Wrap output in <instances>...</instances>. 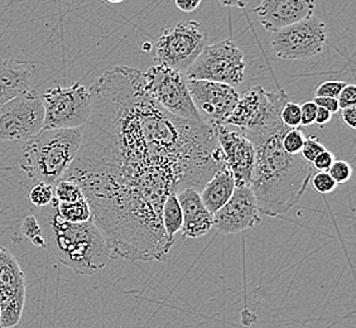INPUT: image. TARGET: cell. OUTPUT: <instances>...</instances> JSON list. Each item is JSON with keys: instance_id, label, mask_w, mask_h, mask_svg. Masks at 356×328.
<instances>
[{"instance_id": "obj_21", "label": "cell", "mask_w": 356, "mask_h": 328, "mask_svg": "<svg viewBox=\"0 0 356 328\" xmlns=\"http://www.w3.org/2000/svg\"><path fill=\"white\" fill-rule=\"evenodd\" d=\"M52 202H54L56 211L60 215V218L67 222L81 224V222H88L90 220H92L89 204L85 199L77 201V202H71V204L58 202L56 199H54Z\"/></svg>"}, {"instance_id": "obj_6", "label": "cell", "mask_w": 356, "mask_h": 328, "mask_svg": "<svg viewBox=\"0 0 356 328\" xmlns=\"http://www.w3.org/2000/svg\"><path fill=\"white\" fill-rule=\"evenodd\" d=\"M207 43L209 33L201 23H177L162 29L156 44V60L159 65L185 75Z\"/></svg>"}, {"instance_id": "obj_26", "label": "cell", "mask_w": 356, "mask_h": 328, "mask_svg": "<svg viewBox=\"0 0 356 328\" xmlns=\"http://www.w3.org/2000/svg\"><path fill=\"white\" fill-rule=\"evenodd\" d=\"M329 174L335 181L336 185H343L351 179L353 168L346 161L337 159L334 161L332 165L330 167Z\"/></svg>"}, {"instance_id": "obj_25", "label": "cell", "mask_w": 356, "mask_h": 328, "mask_svg": "<svg viewBox=\"0 0 356 328\" xmlns=\"http://www.w3.org/2000/svg\"><path fill=\"white\" fill-rule=\"evenodd\" d=\"M282 123L287 126L288 129H295L301 126V108L298 104L288 101L281 111Z\"/></svg>"}, {"instance_id": "obj_36", "label": "cell", "mask_w": 356, "mask_h": 328, "mask_svg": "<svg viewBox=\"0 0 356 328\" xmlns=\"http://www.w3.org/2000/svg\"><path fill=\"white\" fill-rule=\"evenodd\" d=\"M343 123L346 124L351 129L356 128V106H350L346 109H343L341 113Z\"/></svg>"}, {"instance_id": "obj_7", "label": "cell", "mask_w": 356, "mask_h": 328, "mask_svg": "<svg viewBox=\"0 0 356 328\" xmlns=\"http://www.w3.org/2000/svg\"><path fill=\"white\" fill-rule=\"evenodd\" d=\"M247 62L244 54L233 41L207 44L199 57L185 72L186 80L225 83L232 88L239 86L245 79Z\"/></svg>"}, {"instance_id": "obj_33", "label": "cell", "mask_w": 356, "mask_h": 328, "mask_svg": "<svg viewBox=\"0 0 356 328\" xmlns=\"http://www.w3.org/2000/svg\"><path fill=\"white\" fill-rule=\"evenodd\" d=\"M334 161H335V157L331 151H322L318 157H316L314 163H312V167H314V170H317L318 172H327L330 167L334 163Z\"/></svg>"}, {"instance_id": "obj_8", "label": "cell", "mask_w": 356, "mask_h": 328, "mask_svg": "<svg viewBox=\"0 0 356 328\" xmlns=\"http://www.w3.org/2000/svg\"><path fill=\"white\" fill-rule=\"evenodd\" d=\"M143 88L151 99L173 117L204 123L193 105L184 74L158 63L143 72Z\"/></svg>"}, {"instance_id": "obj_40", "label": "cell", "mask_w": 356, "mask_h": 328, "mask_svg": "<svg viewBox=\"0 0 356 328\" xmlns=\"http://www.w3.org/2000/svg\"><path fill=\"white\" fill-rule=\"evenodd\" d=\"M106 1L111 4H119V3H123L124 0H106Z\"/></svg>"}, {"instance_id": "obj_28", "label": "cell", "mask_w": 356, "mask_h": 328, "mask_svg": "<svg viewBox=\"0 0 356 328\" xmlns=\"http://www.w3.org/2000/svg\"><path fill=\"white\" fill-rule=\"evenodd\" d=\"M326 151L325 145L320 143L317 138L314 137V136H309V138L305 139V143H303V147H302V151L300 154H301V157L303 158L305 161H307L309 163L312 164L316 157H318L322 151Z\"/></svg>"}, {"instance_id": "obj_37", "label": "cell", "mask_w": 356, "mask_h": 328, "mask_svg": "<svg viewBox=\"0 0 356 328\" xmlns=\"http://www.w3.org/2000/svg\"><path fill=\"white\" fill-rule=\"evenodd\" d=\"M332 119V114L329 113L327 110L322 109L317 106V113H316V120L315 124H317L318 126H323L326 124L330 123V120Z\"/></svg>"}, {"instance_id": "obj_19", "label": "cell", "mask_w": 356, "mask_h": 328, "mask_svg": "<svg viewBox=\"0 0 356 328\" xmlns=\"http://www.w3.org/2000/svg\"><path fill=\"white\" fill-rule=\"evenodd\" d=\"M234 190H235V181H234L233 174L227 168H224L218 172L201 188L199 193L201 201L207 208V211L213 215L230 199Z\"/></svg>"}, {"instance_id": "obj_20", "label": "cell", "mask_w": 356, "mask_h": 328, "mask_svg": "<svg viewBox=\"0 0 356 328\" xmlns=\"http://www.w3.org/2000/svg\"><path fill=\"white\" fill-rule=\"evenodd\" d=\"M162 224L165 229V238L170 245H175V236L182 227V211L178 204L177 196L173 193L165 199L163 210H162Z\"/></svg>"}, {"instance_id": "obj_41", "label": "cell", "mask_w": 356, "mask_h": 328, "mask_svg": "<svg viewBox=\"0 0 356 328\" xmlns=\"http://www.w3.org/2000/svg\"><path fill=\"white\" fill-rule=\"evenodd\" d=\"M0 328H3V327H1V325H0Z\"/></svg>"}, {"instance_id": "obj_3", "label": "cell", "mask_w": 356, "mask_h": 328, "mask_svg": "<svg viewBox=\"0 0 356 328\" xmlns=\"http://www.w3.org/2000/svg\"><path fill=\"white\" fill-rule=\"evenodd\" d=\"M35 218L48 253L77 275H94L113 259L103 233L92 220L81 224L67 222L60 218L54 202L41 208Z\"/></svg>"}, {"instance_id": "obj_12", "label": "cell", "mask_w": 356, "mask_h": 328, "mask_svg": "<svg viewBox=\"0 0 356 328\" xmlns=\"http://www.w3.org/2000/svg\"><path fill=\"white\" fill-rule=\"evenodd\" d=\"M26 277L21 265L4 246H0V325L12 328L21 321L26 303Z\"/></svg>"}, {"instance_id": "obj_22", "label": "cell", "mask_w": 356, "mask_h": 328, "mask_svg": "<svg viewBox=\"0 0 356 328\" xmlns=\"http://www.w3.org/2000/svg\"><path fill=\"white\" fill-rule=\"evenodd\" d=\"M54 187H55L54 188V195H55V199L58 202L71 204V202H77V201H81V199H85L83 190L80 188V186L76 185V183L71 182V181L61 179Z\"/></svg>"}, {"instance_id": "obj_5", "label": "cell", "mask_w": 356, "mask_h": 328, "mask_svg": "<svg viewBox=\"0 0 356 328\" xmlns=\"http://www.w3.org/2000/svg\"><path fill=\"white\" fill-rule=\"evenodd\" d=\"M288 103L284 90L266 91L257 85L239 95V100L224 125H230L244 134H252L282 124L281 111Z\"/></svg>"}, {"instance_id": "obj_17", "label": "cell", "mask_w": 356, "mask_h": 328, "mask_svg": "<svg viewBox=\"0 0 356 328\" xmlns=\"http://www.w3.org/2000/svg\"><path fill=\"white\" fill-rule=\"evenodd\" d=\"M178 204L182 211V238L199 239L213 229V218L207 211L199 191L195 188H184L176 193Z\"/></svg>"}, {"instance_id": "obj_35", "label": "cell", "mask_w": 356, "mask_h": 328, "mask_svg": "<svg viewBox=\"0 0 356 328\" xmlns=\"http://www.w3.org/2000/svg\"><path fill=\"white\" fill-rule=\"evenodd\" d=\"M201 1L202 0H175V6L185 13H191L200 7Z\"/></svg>"}, {"instance_id": "obj_18", "label": "cell", "mask_w": 356, "mask_h": 328, "mask_svg": "<svg viewBox=\"0 0 356 328\" xmlns=\"http://www.w3.org/2000/svg\"><path fill=\"white\" fill-rule=\"evenodd\" d=\"M33 63L0 58V105L31 89Z\"/></svg>"}, {"instance_id": "obj_1", "label": "cell", "mask_w": 356, "mask_h": 328, "mask_svg": "<svg viewBox=\"0 0 356 328\" xmlns=\"http://www.w3.org/2000/svg\"><path fill=\"white\" fill-rule=\"evenodd\" d=\"M83 140L62 179L80 186L113 259L168 258V196L201 188L225 168L213 126L173 117L143 88V72L113 67L89 89Z\"/></svg>"}, {"instance_id": "obj_39", "label": "cell", "mask_w": 356, "mask_h": 328, "mask_svg": "<svg viewBox=\"0 0 356 328\" xmlns=\"http://www.w3.org/2000/svg\"><path fill=\"white\" fill-rule=\"evenodd\" d=\"M32 244L37 246V247H46V243H44L43 236H38V238H35V239L32 240Z\"/></svg>"}, {"instance_id": "obj_31", "label": "cell", "mask_w": 356, "mask_h": 328, "mask_svg": "<svg viewBox=\"0 0 356 328\" xmlns=\"http://www.w3.org/2000/svg\"><path fill=\"white\" fill-rule=\"evenodd\" d=\"M337 103L340 109H346L350 106L356 105V86L355 85H348L341 90V92L337 96Z\"/></svg>"}, {"instance_id": "obj_10", "label": "cell", "mask_w": 356, "mask_h": 328, "mask_svg": "<svg viewBox=\"0 0 356 328\" xmlns=\"http://www.w3.org/2000/svg\"><path fill=\"white\" fill-rule=\"evenodd\" d=\"M327 41L326 24L311 17L270 35V49L277 58L284 61H307L320 55Z\"/></svg>"}, {"instance_id": "obj_11", "label": "cell", "mask_w": 356, "mask_h": 328, "mask_svg": "<svg viewBox=\"0 0 356 328\" xmlns=\"http://www.w3.org/2000/svg\"><path fill=\"white\" fill-rule=\"evenodd\" d=\"M44 110L35 89L0 105V142H27L43 129Z\"/></svg>"}, {"instance_id": "obj_13", "label": "cell", "mask_w": 356, "mask_h": 328, "mask_svg": "<svg viewBox=\"0 0 356 328\" xmlns=\"http://www.w3.org/2000/svg\"><path fill=\"white\" fill-rule=\"evenodd\" d=\"M192 101L204 123L210 126L224 125L239 100V92L225 83L186 80Z\"/></svg>"}, {"instance_id": "obj_24", "label": "cell", "mask_w": 356, "mask_h": 328, "mask_svg": "<svg viewBox=\"0 0 356 328\" xmlns=\"http://www.w3.org/2000/svg\"><path fill=\"white\" fill-rule=\"evenodd\" d=\"M305 134L300 128H295V129H288L287 133L282 138V145L283 149L286 153L291 154V156H296L300 154L302 151V147L305 143Z\"/></svg>"}, {"instance_id": "obj_30", "label": "cell", "mask_w": 356, "mask_h": 328, "mask_svg": "<svg viewBox=\"0 0 356 328\" xmlns=\"http://www.w3.org/2000/svg\"><path fill=\"white\" fill-rule=\"evenodd\" d=\"M22 233L31 241L38 236H42V227L35 215H31L24 219L22 224Z\"/></svg>"}, {"instance_id": "obj_27", "label": "cell", "mask_w": 356, "mask_h": 328, "mask_svg": "<svg viewBox=\"0 0 356 328\" xmlns=\"http://www.w3.org/2000/svg\"><path fill=\"white\" fill-rule=\"evenodd\" d=\"M311 183L315 191L322 195H327L336 190L335 181L330 176L329 172H317L316 174H312L311 177Z\"/></svg>"}, {"instance_id": "obj_34", "label": "cell", "mask_w": 356, "mask_h": 328, "mask_svg": "<svg viewBox=\"0 0 356 328\" xmlns=\"http://www.w3.org/2000/svg\"><path fill=\"white\" fill-rule=\"evenodd\" d=\"M314 101L318 108L327 110L331 114H336L340 110L337 99H334V97H315Z\"/></svg>"}, {"instance_id": "obj_15", "label": "cell", "mask_w": 356, "mask_h": 328, "mask_svg": "<svg viewBox=\"0 0 356 328\" xmlns=\"http://www.w3.org/2000/svg\"><path fill=\"white\" fill-rule=\"evenodd\" d=\"M213 218V227L222 235L241 233L259 225L261 213L250 186L235 187L230 199Z\"/></svg>"}, {"instance_id": "obj_16", "label": "cell", "mask_w": 356, "mask_h": 328, "mask_svg": "<svg viewBox=\"0 0 356 328\" xmlns=\"http://www.w3.org/2000/svg\"><path fill=\"white\" fill-rule=\"evenodd\" d=\"M253 12L261 27L273 33L311 18L315 12V0H261Z\"/></svg>"}, {"instance_id": "obj_23", "label": "cell", "mask_w": 356, "mask_h": 328, "mask_svg": "<svg viewBox=\"0 0 356 328\" xmlns=\"http://www.w3.org/2000/svg\"><path fill=\"white\" fill-rule=\"evenodd\" d=\"M54 199H55L54 186H49L47 183L37 182L31 188V191L28 192L29 202L38 208H43V207L51 205Z\"/></svg>"}, {"instance_id": "obj_2", "label": "cell", "mask_w": 356, "mask_h": 328, "mask_svg": "<svg viewBox=\"0 0 356 328\" xmlns=\"http://www.w3.org/2000/svg\"><path fill=\"white\" fill-rule=\"evenodd\" d=\"M288 131L284 124L245 137L255 148V164L250 181L261 215L275 218L289 211L307 190L314 167L301 157L291 156L282 145Z\"/></svg>"}, {"instance_id": "obj_32", "label": "cell", "mask_w": 356, "mask_h": 328, "mask_svg": "<svg viewBox=\"0 0 356 328\" xmlns=\"http://www.w3.org/2000/svg\"><path fill=\"white\" fill-rule=\"evenodd\" d=\"M301 108V125L311 126L315 124L317 105L315 101H306L300 105Z\"/></svg>"}, {"instance_id": "obj_14", "label": "cell", "mask_w": 356, "mask_h": 328, "mask_svg": "<svg viewBox=\"0 0 356 328\" xmlns=\"http://www.w3.org/2000/svg\"><path fill=\"white\" fill-rule=\"evenodd\" d=\"M213 129L224 154L225 168L233 174L235 187L250 185L255 164L253 143L243 131L230 125H216Z\"/></svg>"}, {"instance_id": "obj_38", "label": "cell", "mask_w": 356, "mask_h": 328, "mask_svg": "<svg viewBox=\"0 0 356 328\" xmlns=\"http://www.w3.org/2000/svg\"><path fill=\"white\" fill-rule=\"evenodd\" d=\"M219 3L224 7L245 8L249 0H219Z\"/></svg>"}, {"instance_id": "obj_9", "label": "cell", "mask_w": 356, "mask_h": 328, "mask_svg": "<svg viewBox=\"0 0 356 328\" xmlns=\"http://www.w3.org/2000/svg\"><path fill=\"white\" fill-rule=\"evenodd\" d=\"M43 129L83 128L91 111L90 91L80 82L71 86H55L42 95Z\"/></svg>"}, {"instance_id": "obj_4", "label": "cell", "mask_w": 356, "mask_h": 328, "mask_svg": "<svg viewBox=\"0 0 356 328\" xmlns=\"http://www.w3.org/2000/svg\"><path fill=\"white\" fill-rule=\"evenodd\" d=\"M83 140V128L42 129L24 142L21 170L35 182L55 186L74 162Z\"/></svg>"}, {"instance_id": "obj_29", "label": "cell", "mask_w": 356, "mask_h": 328, "mask_svg": "<svg viewBox=\"0 0 356 328\" xmlns=\"http://www.w3.org/2000/svg\"><path fill=\"white\" fill-rule=\"evenodd\" d=\"M346 86V82L326 81L322 82L315 91V97H334L337 99L341 90Z\"/></svg>"}]
</instances>
